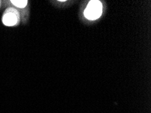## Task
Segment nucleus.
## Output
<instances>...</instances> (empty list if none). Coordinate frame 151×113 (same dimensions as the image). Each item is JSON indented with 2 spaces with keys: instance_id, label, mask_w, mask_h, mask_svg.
Segmentation results:
<instances>
[{
  "instance_id": "obj_1",
  "label": "nucleus",
  "mask_w": 151,
  "mask_h": 113,
  "mask_svg": "<svg viewBox=\"0 0 151 113\" xmlns=\"http://www.w3.org/2000/svg\"><path fill=\"white\" fill-rule=\"evenodd\" d=\"M20 14L19 12L15 8H7L2 17V22L8 27L17 26L20 23Z\"/></svg>"
},
{
  "instance_id": "obj_3",
  "label": "nucleus",
  "mask_w": 151,
  "mask_h": 113,
  "mask_svg": "<svg viewBox=\"0 0 151 113\" xmlns=\"http://www.w3.org/2000/svg\"><path fill=\"white\" fill-rule=\"evenodd\" d=\"M10 2L17 8L21 9L24 8L28 4V1L27 0H12Z\"/></svg>"
},
{
  "instance_id": "obj_4",
  "label": "nucleus",
  "mask_w": 151,
  "mask_h": 113,
  "mask_svg": "<svg viewBox=\"0 0 151 113\" xmlns=\"http://www.w3.org/2000/svg\"><path fill=\"white\" fill-rule=\"evenodd\" d=\"M1 1H0V7H1Z\"/></svg>"
},
{
  "instance_id": "obj_2",
  "label": "nucleus",
  "mask_w": 151,
  "mask_h": 113,
  "mask_svg": "<svg viewBox=\"0 0 151 113\" xmlns=\"http://www.w3.org/2000/svg\"><path fill=\"white\" fill-rule=\"evenodd\" d=\"M102 12V5L100 1H91L84 11V15L89 20H96L99 18Z\"/></svg>"
}]
</instances>
